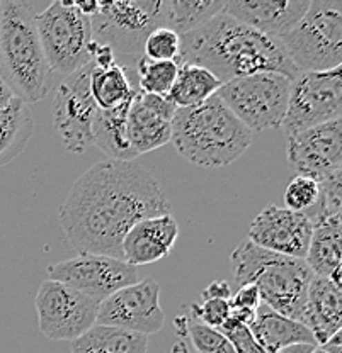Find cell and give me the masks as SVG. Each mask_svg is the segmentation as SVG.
<instances>
[{"label": "cell", "instance_id": "6da1fadb", "mask_svg": "<svg viewBox=\"0 0 342 353\" xmlns=\"http://www.w3.org/2000/svg\"><path fill=\"white\" fill-rule=\"evenodd\" d=\"M160 182L133 161H99L79 176L60 205L58 221L79 253L121 259V243L143 219L171 214Z\"/></svg>", "mask_w": 342, "mask_h": 353}, {"label": "cell", "instance_id": "7a4b0ae2", "mask_svg": "<svg viewBox=\"0 0 342 353\" xmlns=\"http://www.w3.org/2000/svg\"><path fill=\"white\" fill-rule=\"evenodd\" d=\"M178 65H196L227 83L254 73H279L295 80L300 73L278 38L260 34L220 12L181 36Z\"/></svg>", "mask_w": 342, "mask_h": 353}, {"label": "cell", "instance_id": "3957f363", "mask_svg": "<svg viewBox=\"0 0 342 353\" xmlns=\"http://www.w3.org/2000/svg\"><path fill=\"white\" fill-rule=\"evenodd\" d=\"M252 136L216 95L194 108L178 109L172 117L171 141L179 154L198 167L234 163L251 146Z\"/></svg>", "mask_w": 342, "mask_h": 353}, {"label": "cell", "instance_id": "277c9868", "mask_svg": "<svg viewBox=\"0 0 342 353\" xmlns=\"http://www.w3.org/2000/svg\"><path fill=\"white\" fill-rule=\"evenodd\" d=\"M29 2H0V79L24 104L39 102L51 88V70Z\"/></svg>", "mask_w": 342, "mask_h": 353}, {"label": "cell", "instance_id": "5b68a950", "mask_svg": "<svg viewBox=\"0 0 342 353\" xmlns=\"http://www.w3.org/2000/svg\"><path fill=\"white\" fill-rule=\"evenodd\" d=\"M230 263L238 285H256L260 303L301 323L314 279L305 260L278 255L245 240L231 252Z\"/></svg>", "mask_w": 342, "mask_h": 353}, {"label": "cell", "instance_id": "8992f818", "mask_svg": "<svg viewBox=\"0 0 342 353\" xmlns=\"http://www.w3.org/2000/svg\"><path fill=\"white\" fill-rule=\"evenodd\" d=\"M279 41L298 73L341 68L342 0H310L301 21Z\"/></svg>", "mask_w": 342, "mask_h": 353}, {"label": "cell", "instance_id": "52a82bcc", "mask_svg": "<svg viewBox=\"0 0 342 353\" xmlns=\"http://www.w3.org/2000/svg\"><path fill=\"white\" fill-rule=\"evenodd\" d=\"M159 14L160 0L99 2V12L91 17L92 39L111 48L116 63L135 75L146 36L159 28Z\"/></svg>", "mask_w": 342, "mask_h": 353}, {"label": "cell", "instance_id": "ba28073f", "mask_svg": "<svg viewBox=\"0 0 342 353\" xmlns=\"http://www.w3.org/2000/svg\"><path fill=\"white\" fill-rule=\"evenodd\" d=\"M292 80L279 73H254L223 83L216 97L252 132L281 128Z\"/></svg>", "mask_w": 342, "mask_h": 353}, {"label": "cell", "instance_id": "9c48e42d", "mask_svg": "<svg viewBox=\"0 0 342 353\" xmlns=\"http://www.w3.org/2000/svg\"><path fill=\"white\" fill-rule=\"evenodd\" d=\"M36 29L51 72L67 77L91 63V19L70 0L51 2L36 14Z\"/></svg>", "mask_w": 342, "mask_h": 353}, {"label": "cell", "instance_id": "30bf717a", "mask_svg": "<svg viewBox=\"0 0 342 353\" xmlns=\"http://www.w3.org/2000/svg\"><path fill=\"white\" fill-rule=\"evenodd\" d=\"M341 116V68H334L330 72L300 73L295 80H292L288 109L281 124L286 136L339 121Z\"/></svg>", "mask_w": 342, "mask_h": 353}, {"label": "cell", "instance_id": "8fae6325", "mask_svg": "<svg viewBox=\"0 0 342 353\" xmlns=\"http://www.w3.org/2000/svg\"><path fill=\"white\" fill-rule=\"evenodd\" d=\"M99 304L80 290L46 279L35 299L39 330L50 340H77L95 325Z\"/></svg>", "mask_w": 342, "mask_h": 353}, {"label": "cell", "instance_id": "7c38bea8", "mask_svg": "<svg viewBox=\"0 0 342 353\" xmlns=\"http://www.w3.org/2000/svg\"><path fill=\"white\" fill-rule=\"evenodd\" d=\"M94 63L64 77L53 101V126L68 152L82 154L92 145V124L97 105L91 94Z\"/></svg>", "mask_w": 342, "mask_h": 353}, {"label": "cell", "instance_id": "4fadbf2b", "mask_svg": "<svg viewBox=\"0 0 342 353\" xmlns=\"http://www.w3.org/2000/svg\"><path fill=\"white\" fill-rule=\"evenodd\" d=\"M46 275L50 281L80 290L97 303H102L116 290L138 282L135 267L123 260L94 253H80L73 259L50 265Z\"/></svg>", "mask_w": 342, "mask_h": 353}, {"label": "cell", "instance_id": "5bb4252c", "mask_svg": "<svg viewBox=\"0 0 342 353\" xmlns=\"http://www.w3.org/2000/svg\"><path fill=\"white\" fill-rule=\"evenodd\" d=\"M164 323L160 285L155 279H143L106 297L95 319V325L116 326L145 336L159 333Z\"/></svg>", "mask_w": 342, "mask_h": 353}, {"label": "cell", "instance_id": "9a60e30c", "mask_svg": "<svg viewBox=\"0 0 342 353\" xmlns=\"http://www.w3.org/2000/svg\"><path fill=\"white\" fill-rule=\"evenodd\" d=\"M286 158L298 175L317 183L342 175V121L286 136Z\"/></svg>", "mask_w": 342, "mask_h": 353}, {"label": "cell", "instance_id": "2e32d148", "mask_svg": "<svg viewBox=\"0 0 342 353\" xmlns=\"http://www.w3.org/2000/svg\"><path fill=\"white\" fill-rule=\"evenodd\" d=\"M314 224L305 212L269 204L249 228V241L278 255L305 260Z\"/></svg>", "mask_w": 342, "mask_h": 353}, {"label": "cell", "instance_id": "e0dca14e", "mask_svg": "<svg viewBox=\"0 0 342 353\" xmlns=\"http://www.w3.org/2000/svg\"><path fill=\"white\" fill-rule=\"evenodd\" d=\"M174 105L167 97L143 94L138 88L128 109V139L133 152L145 154L167 145L172 138V117L175 114Z\"/></svg>", "mask_w": 342, "mask_h": 353}, {"label": "cell", "instance_id": "ac0fdd59", "mask_svg": "<svg viewBox=\"0 0 342 353\" xmlns=\"http://www.w3.org/2000/svg\"><path fill=\"white\" fill-rule=\"evenodd\" d=\"M310 0H242L225 2L222 12L260 34L281 38L301 21Z\"/></svg>", "mask_w": 342, "mask_h": 353}, {"label": "cell", "instance_id": "d6986e66", "mask_svg": "<svg viewBox=\"0 0 342 353\" xmlns=\"http://www.w3.org/2000/svg\"><path fill=\"white\" fill-rule=\"evenodd\" d=\"M179 238V224L171 214L135 224L121 243V259L131 267L155 263L169 256Z\"/></svg>", "mask_w": 342, "mask_h": 353}, {"label": "cell", "instance_id": "ffe728a7", "mask_svg": "<svg viewBox=\"0 0 342 353\" xmlns=\"http://www.w3.org/2000/svg\"><path fill=\"white\" fill-rule=\"evenodd\" d=\"M301 325L312 331L317 347L339 333L342 325L341 285H336L330 279L314 275L308 287Z\"/></svg>", "mask_w": 342, "mask_h": 353}, {"label": "cell", "instance_id": "44dd1931", "mask_svg": "<svg viewBox=\"0 0 342 353\" xmlns=\"http://www.w3.org/2000/svg\"><path fill=\"white\" fill-rule=\"evenodd\" d=\"M249 330L266 353H276L286 347H292V345L317 347V341L307 326L279 314L263 303L257 307L256 318Z\"/></svg>", "mask_w": 342, "mask_h": 353}, {"label": "cell", "instance_id": "7402d4cb", "mask_svg": "<svg viewBox=\"0 0 342 353\" xmlns=\"http://www.w3.org/2000/svg\"><path fill=\"white\" fill-rule=\"evenodd\" d=\"M131 99L120 108L108 110L99 109L95 114L94 124H92V145L108 154L109 160L133 161L135 158H138L131 148L126 130Z\"/></svg>", "mask_w": 342, "mask_h": 353}, {"label": "cell", "instance_id": "603a6c76", "mask_svg": "<svg viewBox=\"0 0 342 353\" xmlns=\"http://www.w3.org/2000/svg\"><path fill=\"white\" fill-rule=\"evenodd\" d=\"M149 336L116 326L94 325L70 345V353H146Z\"/></svg>", "mask_w": 342, "mask_h": 353}, {"label": "cell", "instance_id": "cb8c5ba5", "mask_svg": "<svg viewBox=\"0 0 342 353\" xmlns=\"http://www.w3.org/2000/svg\"><path fill=\"white\" fill-rule=\"evenodd\" d=\"M223 7L225 0H160L159 28L187 34L222 12Z\"/></svg>", "mask_w": 342, "mask_h": 353}, {"label": "cell", "instance_id": "d4e9b609", "mask_svg": "<svg viewBox=\"0 0 342 353\" xmlns=\"http://www.w3.org/2000/svg\"><path fill=\"white\" fill-rule=\"evenodd\" d=\"M35 130L29 105L14 97L0 112V168L24 152Z\"/></svg>", "mask_w": 342, "mask_h": 353}, {"label": "cell", "instance_id": "484cf974", "mask_svg": "<svg viewBox=\"0 0 342 353\" xmlns=\"http://www.w3.org/2000/svg\"><path fill=\"white\" fill-rule=\"evenodd\" d=\"M341 233L342 221L314 224L305 263L315 277L329 279L334 272L341 270Z\"/></svg>", "mask_w": 342, "mask_h": 353}, {"label": "cell", "instance_id": "4316f807", "mask_svg": "<svg viewBox=\"0 0 342 353\" xmlns=\"http://www.w3.org/2000/svg\"><path fill=\"white\" fill-rule=\"evenodd\" d=\"M220 87V80L208 70L196 65H179L178 77L167 94V101L175 109L194 108L213 97Z\"/></svg>", "mask_w": 342, "mask_h": 353}, {"label": "cell", "instance_id": "83f0119b", "mask_svg": "<svg viewBox=\"0 0 342 353\" xmlns=\"http://www.w3.org/2000/svg\"><path fill=\"white\" fill-rule=\"evenodd\" d=\"M137 87L131 83L130 77L123 66L114 63L109 68H95L91 75V94L95 105L101 110H108L123 105L133 97Z\"/></svg>", "mask_w": 342, "mask_h": 353}, {"label": "cell", "instance_id": "f1b7e54d", "mask_svg": "<svg viewBox=\"0 0 342 353\" xmlns=\"http://www.w3.org/2000/svg\"><path fill=\"white\" fill-rule=\"evenodd\" d=\"M178 61H155L143 54L135 66L137 75V88L143 94L167 97L174 80L178 77Z\"/></svg>", "mask_w": 342, "mask_h": 353}, {"label": "cell", "instance_id": "f546056e", "mask_svg": "<svg viewBox=\"0 0 342 353\" xmlns=\"http://www.w3.org/2000/svg\"><path fill=\"white\" fill-rule=\"evenodd\" d=\"M319 185L317 204L305 214L308 216L312 224L342 221V175L334 176Z\"/></svg>", "mask_w": 342, "mask_h": 353}, {"label": "cell", "instance_id": "4dcf8cb0", "mask_svg": "<svg viewBox=\"0 0 342 353\" xmlns=\"http://www.w3.org/2000/svg\"><path fill=\"white\" fill-rule=\"evenodd\" d=\"M181 333L191 340L198 353H234L227 338L218 330L209 328L196 319L181 318Z\"/></svg>", "mask_w": 342, "mask_h": 353}, {"label": "cell", "instance_id": "1f68e13d", "mask_svg": "<svg viewBox=\"0 0 342 353\" xmlns=\"http://www.w3.org/2000/svg\"><path fill=\"white\" fill-rule=\"evenodd\" d=\"M143 54L155 61H178L181 54V36L167 28H155L146 36Z\"/></svg>", "mask_w": 342, "mask_h": 353}, {"label": "cell", "instance_id": "d6a6232c", "mask_svg": "<svg viewBox=\"0 0 342 353\" xmlns=\"http://www.w3.org/2000/svg\"><path fill=\"white\" fill-rule=\"evenodd\" d=\"M320 185L308 176L298 175L285 190L286 209L295 212H307L317 204Z\"/></svg>", "mask_w": 342, "mask_h": 353}, {"label": "cell", "instance_id": "836d02e7", "mask_svg": "<svg viewBox=\"0 0 342 353\" xmlns=\"http://www.w3.org/2000/svg\"><path fill=\"white\" fill-rule=\"evenodd\" d=\"M228 306H230V318L237 319L242 325L251 326L256 318L257 307L260 306V297L256 285H242L237 294L228 299Z\"/></svg>", "mask_w": 342, "mask_h": 353}, {"label": "cell", "instance_id": "e575fe53", "mask_svg": "<svg viewBox=\"0 0 342 353\" xmlns=\"http://www.w3.org/2000/svg\"><path fill=\"white\" fill-rule=\"evenodd\" d=\"M218 331L227 338L234 353H266V350L257 343L249 326L242 325L237 319L228 318L225 325L218 328Z\"/></svg>", "mask_w": 342, "mask_h": 353}, {"label": "cell", "instance_id": "d590c367", "mask_svg": "<svg viewBox=\"0 0 342 353\" xmlns=\"http://www.w3.org/2000/svg\"><path fill=\"white\" fill-rule=\"evenodd\" d=\"M191 312L196 321L218 330L230 318V306H228V299H203L201 304L191 306Z\"/></svg>", "mask_w": 342, "mask_h": 353}, {"label": "cell", "instance_id": "8d00e7d4", "mask_svg": "<svg viewBox=\"0 0 342 353\" xmlns=\"http://www.w3.org/2000/svg\"><path fill=\"white\" fill-rule=\"evenodd\" d=\"M231 290L227 281H215L211 282L201 292V299H230Z\"/></svg>", "mask_w": 342, "mask_h": 353}, {"label": "cell", "instance_id": "74e56055", "mask_svg": "<svg viewBox=\"0 0 342 353\" xmlns=\"http://www.w3.org/2000/svg\"><path fill=\"white\" fill-rule=\"evenodd\" d=\"M73 3H75L77 10H79L80 14H84V16L89 17V19L99 12L97 0H80V2H73Z\"/></svg>", "mask_w": 342, "mask_h": 353}, {"label": "cell", "instance_id": "f35d334b", "mask_svg": "<svg viewBox=\"0 0 342 353\" xmlns=\"http://www.w3.org/2000/svg\"><path fill=\"white\" fill-rule=\"evenodd\" d=\"M319 348H322L325 353H342V334L341 331L336 333L334 336H330L329 340L325 341L323 345H320Z\"/></svg>", "mask_w": 342, "mask_h": 353}, {"label": "cell", "instance_id": "ab89813d", "mask_svg": "<svg viewBox=\"0 0 342 353\" xmlns=\"http://www.w3.org/2000/svg\"><path fill=\"white\" fill-rule=\"evenodd\" d=\"M12 101H14L12 90H10V88L7 87V83L0 79V112H2V110L6 109Z\"/></svg>", "mask_w": 342, "mask_h": 353}, {"label": "cell", "instance_id": "60d3db41", "mask_svg": "<svg viewBox=\"0 0 342 353\" xmlns=\"http://www.w3.org/2000/svg\"><path fill=\"white\" fill-rule=\"evenodd\" d=\"M314 348V345H292V347H286L276 353H312Z\"/></svg>", "mask_w": 342, "mask_h": 353}, {"label": "cell", "instance_id": "b9f144b4", "mask_svg": "<svg viewBox=\"0 0 342 353\" xmlns=\"http://www.w3.org/2000/svg\"><path fill=\"white\" fill-rule=\"evenodd\" d=\"M312 353H325V352H323V350H322V348L315 347V348H314V352H312Z\"/></svg>", "mask_w": 342, "mask_h": 353}]
</instances>
